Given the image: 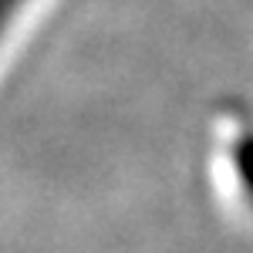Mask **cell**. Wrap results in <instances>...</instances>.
<instances>
[{
	"instance_id": "6da1fadb",
	"label": "cell",
	"mask_w": 253,
	"mask_h": 253,
	"mask_svg": "<svg viewBox=\"0 0 253 253\" xmlns=\"http://www.w3.org/2000/svg\"><path fill=\"white\" fill-rule=\"evenodd\" d=\"M230 152H233V156H230V162H233V175L240 179L243 196L253 203V132H247V135L236 138Z\"/></svg>"
},
{
	"instance_id": "7a4b0ae2",
	"label": "cell",
	"mask_w": 253,
	"mask_h": 253,
	"mask_svg": "<svg viewBox=\"0 0 253 253\" xmlns=\"http://www.w3.org/2000/svg\"><path fill=\"white\" fill-rule=\"evenodd\" d=\"M31 0H0V44H3V38L14 31V24H17L20 10L27 7Z\"/></svg>"
}]
</instances>
